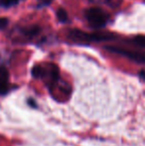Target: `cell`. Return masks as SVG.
Here are the masks:
<instances>
[{"instance_id": "6da1fadb", "label": "cell", "mask_w": 145, "mask_h": 146, "mask_svg": "<svg viewBox=\"0 0 145 146\" xmlns=\"http://www.w3.org/2000/svg\"><path fill=\"white\" fill-rule=\"evenodd\" d=\"M85 18L89 25L95 29L103 28L107 23V16L101 8L91 7L85 10Z\"/></svg>"}, {"instance_id": "7a4b0ae2", "label": "cell", "mask_w": 145, "mask_h": 146, "mask_svg": "<svg viewBox=\"0 0 145 146\" xmlns=\"http://www.w3.org/2000/svg\"><path fill=\"white\" fill-rule=\"evenodd\" d=\"M105 49L110 51V52H112V53H115V54H118V55H121V56H123V57H126L127 59L136 62V63H139V64L145 63V55L143 54V53L126 50V49L119 48V47H115V46H107L105 47Z\"/></svg>"}, {"instance_id": "3957f363", "label": "cell", "mask_w": 145, "mask_h": 146, "mask_svg": "<svg viewBox=\"0 0 145 146\" xmlns=\"http://www.w3.org/2000/svg\"><path fill=\"white\" fill-rule=\"evenodd\" d=\"M115 39V35L107 32H95V33H85V44L89 42H105Z\"/></svg>"}, {"instance_id": "277c9868", "label": "cell", "mask_w": 145, "mask_h": 146, "mask_svg": "<svg viewBox=\"0 0 145 146\" xmlns=\"http://www.w3.org/2000/svg\"><path fill=\"white\" fill-rule=\"evenodd\" d=\"M9 92V73L4 66L0 67V94Z\"/></svg>"}, {"instance_id": "5b68a950", "label": "cell", "mask_w": 145, "mask_h": 146, "mask_svg": "<svg viewBox=\"0 0 145 146\" xmlns=\"http://www.w3.org/2000/svg\"><path fill=\"white\" fill-rule=\"evenodd\" d=\"M40 27L37 25H32V26H28V27L22 28L21 32L22 34H24L25 36L28 37H34L36 35H38L40 33Z\"/></svg>"}, {"instance_id": "8992f818", "label": "cell", "mask_w": 145, "mask_h": 146, "mask_svg": "<svg viewBox=\"0 0 145 146\" xmlns=\"http://www.w3.org/2000/svg\"><path fill=\"white\" fill-rule=\"evenodd\" d=\"M32 75L36 79H42L46 75V69H44L42 66H35L32 69Z\"/></svg>"}, {"instance_id": "52a82bcc", "label": "cell", "mask_w": 145, "mask_h": 146, "mask_svg": "<svg viewBox=\"0 0 145 146\" xmlns=\"http://www.w3.org/2000/svg\"><path fill=\"white\" fill-rule=\"evenodd\" d=\"M57 18H58V20L60 22H62V23H66L67 21H68L69 17H68V14H67V11L65 9H63V8H59L58 10H57Z\"/></svg>"}, {"instance_id": "ba28073f", "label": "cell", "mask_w": 145, "mask_h": 146, "mask_svg": "<svg viewBox=\"0 0 145 146\" xmlns=\"http://www.w3.org/2000/svg\"><path fill=\"white\" fill-rule=\"evenodd\" d=\"M130 42L132 44L136 45L138 47H142V48H145V36L144 35H139V36H136L132 39Z\"/></svg>"}, {"instance_id": "9c48e42d", "label": "cell", "mask_w": 145, "mask_h": 146, "mask_svg": "<svg viewBox=\"0 0 145 146\" xmlns=\"http://www.w3.org/2000/svg\"><path fill=\"white\" fill-rule=\"evenodd\" d=\"M18 2H19V0H0V6L4 8H8L16 5Z\"/></svg>"}, {"instance_id": "30bf717a", "label": "cell", "mask_w": 145, "mask_h": 146, "mask_svg": "<svg viewBox=\"0 0 145 146\" xmlns=\"http://www.w3.org/2000/svg\"><path fill=\"white\" fill-rule=\"evenodd\" d=\"M9 23V20L5 17H0V30L4 29Z\"/></svg>"}, {"instance_id": "8fae6325", "label": "cell", "mask_w": 145, "mask_h": 146, "mask_svg": "<svg viewBox=\"0 0 145 146\" xmlns=\"http://www.w3.org/2000/svg\"><path fill=\"white\" fill-rule=\"evenodd\" d=\"M28 104H30V106H32V108H36V106H37L36 102H35V100H32V98H31V100H28Z\"/></svg>"}, {"instance_id": "7c38bea8", "label": "cell", "mask_w": 145, "mask_h": 146, "mask_svg": "<svg viewBox=\"0 0 145 146\" xmlns=\"http://www.w3.org/2000/svg\"><path fill=\"white\" fill-rule=\"evenodd\" d=\"M51 1H53V0H45V1L44 2H43V3L42 4H41V5L40 6H43V5H48V4L49 3H50V2Z\"/></svg>"}, {"instance_id": "4fadbf2b", "label": "cell", "mask_w": 145, "mask_h": 146, "mask_svg": "<svg viewBox=\"0 0 145 146\" xmlns=\"http://www.w3.org/2000/svg\"><path fill=\"white\" fill-rule=\"evenodd\" d=\"M140 77L142 78V79H145V71H142V72H140Z\"/></svg>"}]
</instances>
